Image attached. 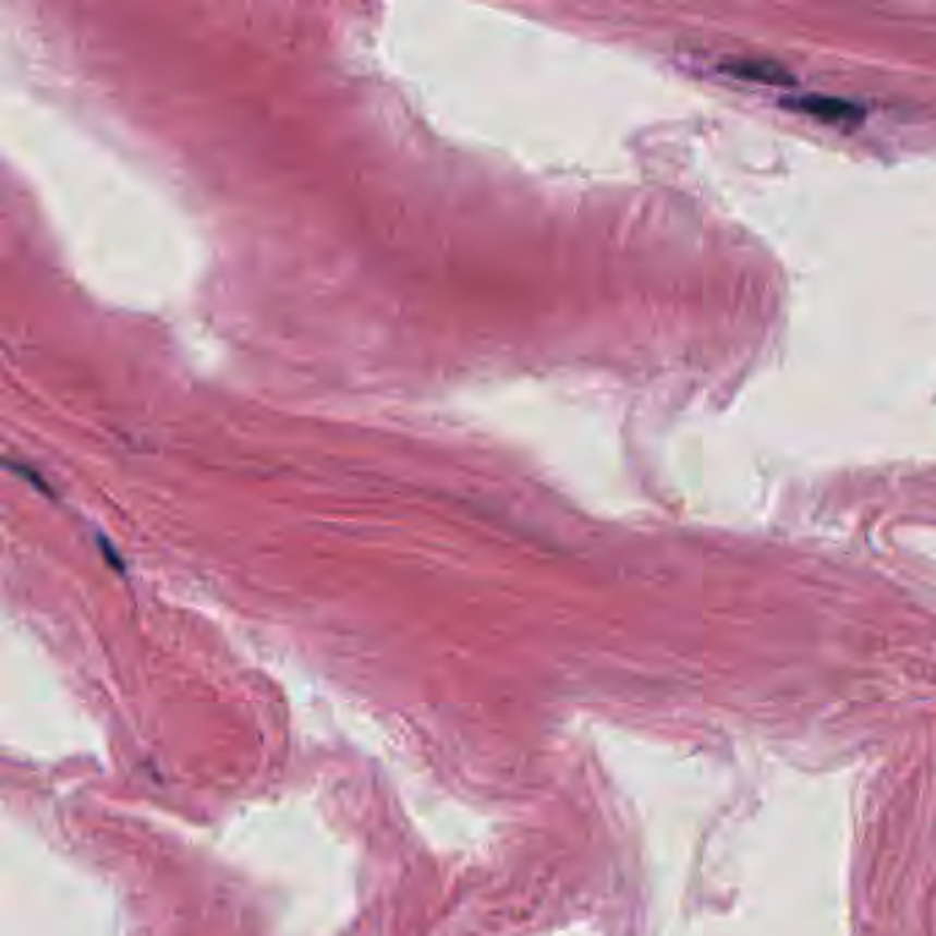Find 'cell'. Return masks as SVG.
<instances>
[{
    "label": "cell",
    "instance_id": "7a4b0ae2",
    "mask_svg": "<svg viewBox=\"0 0 936 936\" xmlns=\"http://www.w3.org/2000/svg\"><path fill=\"white\" fill-rule=\"evenodd\" d=\"M728 72L737 77H750V81H764V83L782 81L780 69H771L766 66V63H733V66H728Z\"/></svg>",
    "mask_w": 936,
    "mask_h": 936
},
{
    "label": "cell",
    "instance_id": "6da1fadb",
    "mask_svg": "<svg viewBox=\"0 0 936 936\" xmlns=\"http://www.w3.org/2000/svg\"><path fill=\"white\" fill-rule=\"evenodd\" d=\"M782 105H786V108H794L797 113L816 116V119H824V121H851V119H860L862 116L856 105L846 102V99L822 97V94H807V97L782 99Z\"/></svg>",
    "mask_w": 936,
    "mask_h": 936
}]
</instances>
